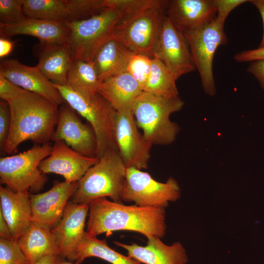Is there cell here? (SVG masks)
Returning a JSON list of instances; mask_svg holds the SVG:
<instances>
[{
    "mask_svg": "<svg viewBox=\"0 0 264 264\" xmlns=\"http://www.w3.org/2000/svg\"><path fill=\"white\" fill-rule=\"evenodd\" d=\"M86 232L97 237L117 231L139 233L147 239L162 238L166 229L164 208L125 205L106 198L96 199L89 204Z\"/></svg>",
    "mask_w": 264,
    "mask_h": 264,
    "instance_id": "cell-1",
    "label": "cell"
},
{
    "mask_svg": "<svg viewBox=\"0 0 264 264\" xmlns=\"http://www.w3.org/2000/svg\"><path fill=\"white\" fill-rule=\"evenodd\" d=\"M7 102L10 110L11 126L5 153H15L19 145L25 141L42 145L52 140L58 121L59 106L25 89Z\"/></svg>",
    "mask_w": 264,
    "mask_h": 264,
    "instance_id": "cell-2",
    "label": "cell"
},
{
    "mask_svg": "<svg viewBox=\"0 0 264 264\" xmlns=\"http://www.w3.org/2000/svg\"><path fill=\"white\" fill-rule=\"evenodd\" d=\"M168 2L142 0L118 21L113 29V38L132 52L153 58Z\"/></svg>",
    "mask_w": 264,
    "mask_h": 264,
    "instance_id": "cell-3",
    "label": "cell"
},
{
    "mask_svg": "<svg viewBox=\"0 0 264 264\" xmlns=\"http://www.w3.org/2000/svg\"><path fill=\"white\" fill-rule=\"evenodd\" d=\"M126 171L118 151L107 152L77 182L72 202L88 205L96 199L109 197L122 203Z\"/></svg>",
    "mask_w": 264,
    "mask_h": 264,
    "instance_id": "cell-4",
    "label": "cell"
},
{
    "mask_svg": "<svg viewBox=\"0 0 264 264\" xmlns=\"http://www.w3.org/2000/svg\"><path fill=\"white\" fill-rule=\"evenodd\" d=\"M183 105L179 96L166 97L142 91L134 101L132 111L147 141L152 145H167L176 139L179 130L170 116Z\"/></svg>",
    "mask_w": 264,
    "mask_h": 264,
    "instance_id": "cell-5",
    "label": "cell"
},
{
    "mask_svg": "<svg viewBox=\"0 0 264 264\" xmlns=\"http://www.w3.org/2000/svg\"><path fill=\"white\" fill-rule=\"evenodd\" d=\"M65 102L85 118L92 128L97 140L96 157L109 151H117L114 137L117 111L99 93L83 95L67 85L54 84Z\"/></svg>",
    "mask_w": 264,
    "mask_h": 264,
    "instance_id": "cell-6",
    "label": "cell"
},
{
    "mask_svg": "<svg viewBox=\"0 0 264 264\" xmlns=\"http://www.w3.org/2000/svg\"><path fill=\"white\" fill-rule=\"evenodd\" d=\"M124 14L107 8L89 18L65 22L68 30L66 44L72 60L92 61L99 49L113 37L114 26Z\"/></svg>",
    "mask_w": 264,
    "mask_h": 264,
    "instance_id": "cell-7",
    "label": "cell"
},
{
    "mask_svg": "<svg viewBox=\"0 0 264 264\" xmlns=\"http://www.w3.org/2000/svg\"><path fill=\"white\" fill-rule=\"evenodd\" d=\"M52 149L49 143L35 145L22 153L0 157V183L16 192L40 191L47 178L39 165Z\"/></svg>",
    "mask_w": 264,
    "mask_h": 264,
    "instance_id": "cell-8",
    "label": "cell"
},
{
    "mask_svg": "<svg viewBox=\"0 0 264 264\" xmlns=\"http://www.w3.org/2000/svg\"><path fill=\"white\" fill-rule=\"evenodd\" d=\"M224 24L216 17L204 26L184 33L203 89L210 96H213L216 92L213 72L215 54L220 46L225 45L228 42Z\"/></svg>",
    "mask_w": 264,
    "mask_h": 264,
    "instance_id": "cell-9",
    "label": "cell"
},
{
    "mask_svg": "<svg viewBox=\"0 0 264 264\" xmlns=\"http://www.w3.org/2000/svg\"><path fill=\"white\" fill-rule=\"evenodd\" d=\"M180 196V187L174 178L162 183L141 170L127 168L122 201L133 202L140 206L165 208Z\"/></svg>",
    "mask_w": 264,
    "mask_h": 264,
    "instance_id": "cell-10",
    "label": "cell"
},
{
    "mask_svg": "<svg viewBox=\"0 0 264 264\" xmlns=\"http://www.w3.org/2000/svg\"><path fill=\"white\" fill-rule=\"evenodd\" d=\"M132 110L117 111L114 137L117 150L127 168L148 167L152 144L138 131Z\"/></svg>",
    "mask_w": 264,
    "mask_h": 264,
    "instance_id": "cell-11",
    "label": "cell"
},
{
    "mask_svg": "<svg viewBox=\"0 0 264 264\" xmlns=\"http://www.w3.org/2000/svg\"><path fill=\"white\" fill-rule=\"evenodd\" d=\"M153 56L162 62L176 80L196 69L184 33L174 26L166 15L162 23Z\"/></svg>",
    "mask_w": 264,
    "mask_h": 264,
    "instance_id": "cell-12",
    "label": "cell"
},
{
    "mask_svg": "<svg viewBox=\"0 0 264 264\" xmlns=\"http://www.w3.org/2000/svg\"><path fill=\"white\" fill-rule=\"evenodd\" d=\"M77 112L66 102L59 107L57 125L52 140L63 141L78 153L96 157L97 140L90 125L84 123Z\"/></svg>",
    "mask_w": 264,
    "mask_h": 264,
    "instance_id": "cell-13",
    "label": "cell"
},
{
    "mask_svg": "<svg viewBox=\"0 0 264 264\" xmlns=\"http://www.w3.org/2000/svg\"><path fill=\"white\" fill-rule=\"evenodd\" d=\"M77 184L56 181L51 189L44 193L29 194L33 220L51 230L62 217Z\"/></svg>",
    "mask_w": 264,
    "mask_h": 264,
    "instance_id": "cell-14",
    "label": "cell"
},
{
    "mask_svg": "<svg viewBox=\"0 0 264 264\" xmlns=\"http://www.w3.org/2000/svg\"><path fill=\"white\" fill-rule=\"evenodd\" d=\"M50 155L39 165L44 174L53 173L64 177L65 181L78 182L99 159L83 155L75 151L62 140L54 141Z\"/></svg>",
    "mask_w": 264,
    "mask_h": 264,
    "instance_id": "cell-15",
    "label": "cell"
},
{
    "mask_svg": "<svg viewBox=\"0 0 264 264\" xmlns=\"http://www.w3.org/2000/svg\"><path fill=\"white\" fill-rule=\"evenodd\" d=\"M0 74L19 87L38 94L58 106L65 103L54 84L36 66H26L17 59H2Z\"/></svg>",
    "mask_w": 264,
    "mask_h": 264,
    "instance_id": "cell-16",
    "label": "cell"
},
{
    "mask_svg": "<svg viewBox=\"0 0 264 264\" xmlns=\"http://www.w3.org/2000/svg\"><path fill=\"white\" fill-rule=\"evenodd\" d=\"M89 205L68 202L61 220L51 232L60 250V255L74 261L78 245L84 236Z\"/></svg>",
    "mask_w": 264,
    "mask_h": 264,
    "instance_id": "cell-17",
    "label": "cell"
},
{
    "mask_svg": "<svg viewBox=\"0 0 264 264\" xmlns=\"http://www.w3.org/2000/svg\"><path fill=\"white\" fill-rule=\"evenodd\" d=\"M166 16L183 33L198 29L217 17L214 0H168Z\"/></svg>",
    "mask_w": 264,
    "mask_h": 264,
    "instance_id": "cell-18",
    "label": "cell"
},
{
    "mask_svg": "<svg viewBox=\"0 0 264 264\" xmlns=\"http://www.w3.org/2000/svg\"><path fill=\"white\" fill-rule=\"evenodd\" d=\"M114 243L125 249L129 257L141 264H186L188 260L185 248L178 242L168 245L160 238L152 237L148 238L145 246L126 244L117 241Z\"/></svg>",
    "mask_w": 264,
    "mask_h": 264,
    "instance_id": "cell-19",
    "label": "cell"
},
{
    "mask_svg": "<svg viewBox=\"0 0 264 264\" xmlns=\"http://www.w3.org/2000/svg\"><path fill=\"white\" fill-rule=\"evenodd\" d=\"M33 53L38 58L36 66L48 80L59 85L67 84L73 62L67 44L39 42L33 47Z\"/></svg>",
    "mask_w": 264,
    "mask_h": 264,
    "instance_id": "cell-20",
    "label": "cell"
},
{
    "mask_svg": "<svg viewBox=\"0 0 264 264\" xmlns=\"http://www.w3.org/2000/svg\"><path fill=\"white\" fill-rule=\"evenodd\" d=\"M0 36L7 38L20 35L38 38L40 42L66 44L68 30L65 22L25 16L11 24H0Z\"/></svg>",
    "mask_w": 264,
    "mask_h": 264,
    "instance_id": "cell-21",
    "label": "cell"
},
{
    "mask_svg": "<svg viewBox=\"0 0 264 264\" xmlns=\"http://www.w3.org/2000/svg\"><path fill=\"white\" fill-rule=\"evenodd\" d=\"M0 212L6 221L12 239L17 241L32 221L29 194L0 187Z\"/></svg>",
    "mask_w": 264,
    "mask_h": 264,
    "instance_id": "cell-22",
    "label": "cell"
},
{
    "mask_svg": "<svg viewBox=\"0 0 264 264\" xmlns=\"http://www.w3.org/2000/svg\"><path fill=\"white\" fill-rule=\"evenodd\" d=\"M142 91L137 81L126 71L105 79L98 92L119 111L132 110L134 101Z\"/></svg>",
    "mask_w": 264,
    "mask_h": 264,
    "instance_id": "cell-23",
    "label": "cell"
},
{
    "mask_svg": "<svg viewBox=\"0 0 264 264\" xmlns=\"http://www.w3.org/2000/svg\"><path fill=\"white\" fill-rule=\"evenodd\" d=\"M17 242L30 264L48 256L60 255L51 230L33 220Z\"/></svg>",
    "mask_w": 264,
    "mask_h": 264,
    "instance_id": "cell-24",
    "label": "cell"
},
{
    "mask_svg": "<svg viewBox=\"0 0 264 264\" xmlns=\"http://www.w3.org/2000/svg\"><path fill=\"white\" fill-rule=\"evenodd\" d=\"M133 53L113 37L104 44L92 61L100 81L126 72Z\"/></svg>",
    "mask_w": 264,
    "mask_h": 264,
    "instance_id": "cell-25",
    "label": "cell"
},
{
    "mask_svg": "<svg viewBox=\"0 0 264 264\" xmlns=\"http://www.w3.org/2000/svg\"><path fill=\"white\" fill-rule=\"evenodd\" d=\"M89 257L100 258L111 264H141L110 248L105 240H99L86 231L77 247L74 260L79 264Z\"/></svg>",
    "mask_w": 264,
    "mask_h": 264,
    "instance_id": "cell-26",
    "label": "cell"
},
{
    "mask_svg": "<svg viewBox=\"0 0 264 264\" xmlns=\"http://www.w3.org/2000/svg\"><path fill=\"white\" fill-rule=\"evenodd\" d=\"M101 84L92 61H73L66 85L79 93L87 95L98 92Z\"/></svg>",
    "mask_w": 264,
    "mask_h": 264,
    "instance_id": "cell-27",
    "label": "cell"
},
{
    "mask_svg": "<svg viewBox=\"0 0 264 264\" xmlns=\"http://www.w3.org/2000/svg\"><path fill=\"white\" fill-rule=\"evenodd\" d=\"M26 17L61 22L71 21L66 0H23Z\"/></svg>",
    "mask_w": 264,
    "mask_h": 264,
    "instance_id": "cell-28",
    "label": "cell"
},
{
    "mask_svg": "<svg viewBox=\"0 0 264 264\" xmlns=\"http://www.w3.org/2000/svg\"><path fill=\"white\" fill-rule=\"evenodd\" d=\"M176 80L162 62L154 57L150 74L143 91L166 97H178Z\"/></svg>",
    "mask_w": 264,
    "mask_h": 264,
    "instance_id": "cell-29",
    "label": "cell"
},
{
    "mask_svg": "<svg viewBox=\"0 0 264 264\" xmlns=\"http://www.w3.org/2000/svg\"><path fill=\"white\" fill-rule=\"evenodd\" d=\"M152 58L145 55L133 53L127 66L128 72L139 84L143 91L149 78Z\"/></svg>",
    "mask_w": 264,
    "mask_h": 264,
    "instance_id": "cell-30",
    "label": "cell"
},
{
    "mask_svg": "<svg viewBox=\"0 0 264 264\" xmlns=\"http://www.w3.org/2000/svg\"><path fill=\"white\" fill-rule=\"evenodd\" d=\"M71 14V21L84 20L104 9V0H66Z\"/></svg>",
    "mask_w": 264,
    "mask_h": 264,
    "instance_id": "cell-31",
    "label": "cell"
},
{
    "mask_svg": "<svg viewBox=\"0 0 264 264\" xmlns=\"http://www.w3.org/2000/svg\"><path fill=\"white\" fill-rule=\"evenodd\" d=\"M0 264H30L17 241L0 239Z\"/></svg>",
    "mask_w": 264,
    "mask_h": 264,
    "instance_id": "cell-32",
    "label": "cell"
},
{
    "mask_svg": "<svg viewBox=\"0 0 264 264\" xmlns=\"http://www.w3.org/2000/svg\"><path fill=\"white\" fill-rule=\"evenodd\" d=\"M23 0H0V24H11L19 22L26 16Z\"/></svg>",
    "mask_w": 264,
    "mask_h": 264,
    "instance_id": "cell-33",
    "label": "cell"
},
{
    "mask_svg": "<svg viewBox=\"0 0 264 264\" xmlns=\"http://www.w3.org/2000/svg\"><path fill=\"white\" fill-rule=\"evenodd\" d=\"M11 126V114L8 103L0 101V151L4 152L5 146L9 136Z\"/></svg>",
    "mask_w": 264,
    "mask_h": 264,
    "instance_id": "cell-34",
    "label": "cell"
},
{
    "mask_svg": "<svg viewBox=\"0 0 264 264\" xmlns=\"http://www.w3.org/2000/svg\"><path fill=\"white\" fill-rule=\"evenodd\" d=\"M249 2L247 0H214L217 9V17L224 23L230 12L238 6Z\"/></svg>",
    "mask_w": 264,
    "mask_h": 264,
    "instance_id": "cell-35",
    "label": "cell"
},
{
    "mask_svg": "<svg viewBox=\"0 0 264 264\" xmlns=\"http://www.w3.org/2000/svg\"><path fill=\"white\" fill-rule=\"evenodd\" d=\"M23 89L0 74V98L1 100L8 102L15 98Z\"/></svg>",
    "mask_w": 264,
    "mask_h": 264,
    "instance_id": "cell-36",
    "label": "cell"
},
{
    "mask_svg": "<svg viewBox=\"0 0 264 264\" xmlns=\"http://www.w3.org/2000/svg\"><path fill=\"white\" fill-rule=\"evenodd\" d=\"M234 59L238 62H252L264 60V47L238 52L235 55Z\"/></svg>",
    "mask_w": 264,
    "mask_h": 264,
    "instance_id": "cell-37",
    "label": "cell"
},
{
    "mask_svg": "<svg viewBox=\"0 0 264 264\" xmlns=\"http://www.w3.org/2000/svg\"><path fill=\"white\" fill-rule=\"evenodd\" d=\"M247 70L258 81L264 89V60L252 62Z\"/></svg>",
    "mask_w": 264,
    "mask_h": 264,
    "instance_id": "cell-38",
    "label": "cell"
},
{
    "mask_svg": "<svg viewBox=\"0 0 264 264\" xmlns=\"http://www.w3.org/2000/svg\"><path fill=\"white\" fill-rule=\"evenodd\" d=\"M14 42L9 38L0 36V58H3L8 56L12 51Z\"/></svg>",
    "mask_w": 264,
    "mask_h": 264,
    "instance_id": "cell-39",
    "label": "cell"
},
{
    "mask_svg": "<svg viewBox=\"0 0 264 264\" xmlns=\"http://www.w3.org/2000/svg\"><path fill=\"white\" fill-rule=\"evenodd\" d=\"M0 238L13 240L8 224L1 212H0Z\"/></svg>",
    "mask_w": 264,
    "mask_h": 264,
    "instance_id": "cell-40",
    "label": "cell"
},
{
    "mask_svg": "<svg viewBox=\"0 0 264 264\" xmlns=\"http://www.w3.org/2000/svg\"><path fill=\"white\" fill-rule=\"evenodd\" d=\"M249 2L254 5L259 11L263 23V33L259 47H264V0H250Z\"/></svg>",
    "mask_w": 264,
    "mask_h": 264,
    "instance_id": "cell-41",
    "label": "cell"
},
{
    "mask_svg": "<svg viewBox=\"0 0 264 264\" xmlns=\"http://www.w3.org/2000/svg\"><path fill=\"white\" fill-rule=\"evenodd\" d=\"M33 264H57V256H48Z\"/></svg>",
    "mask_w": 264,
    "mask_h": 264,
    "instance_id": "cell-42",
    "label": "cell"
},
{
    "mask_svg": "<svg viewBox=\"0 0 264 264\" xmlns=\"http://www.w3.org/2000/svg\"><path fill=\"white\" fill-rule=\"evenodd\" d=\"M71 264L70 263H61V264Z\"/></svg>",
    "mask_w": 264,
    "mask_h": 264,
    "instance_id": "cell-43",
    "label": "cell"
}]
</instances>
